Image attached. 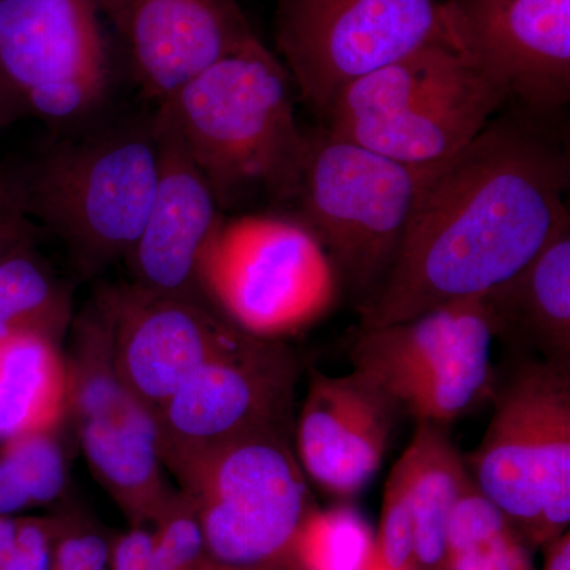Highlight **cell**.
Instances as JSON below:
<instances>
[{
	"label": "cell",
	"instance_id": "obj_1",
	"mask_svg": "<svg viewBox=\"0 0 570 570\" xmlns=\"http://www.w3.org/2000/svg\"><path fill=\"white\" fill-rule=\"evenodd\" d=\"M569 154L494 118L428 174L392 268L360 305V330L482 296L515 275L569 214Z\"/></svg>",
	"mask_w": 570,
	"mask_h": 570
},
{
	"label": "cell",
	"instance_id": "obj_2",
	"mask_svg": "<svg viewBox=\"0 0 570 570\" xmlns=\"http://www.w3.org/2000/svg\"><path fill=\"white\" fill-rule=\"evenodd\" d=\"M212 187L220 212L255 197L292 202L307 134L284 63L258 37L160 104Z\"/></svg>",
	"mask_w": 570,
	"mask_h": 570
},
{
	"label": "cell",
	"instance_id": "obj_3",
	"mask_svg": "<svg viewBox=\"0 0 570 570\" xmlns=\"http://www.w3.org/2000/svg\"><path fill=\"white\" fill-rule=\"evenodd\" d=\"M504 104L444 33L347 85L324 111L325 129L397 163L434 167L466 148Z\"/></svg>",
	"mask_w": 570,
	"mask_h": 570
},
{
	"label": "cell",
	"instance_id": "obj_4",
	"mask_svg": "<svg viewBox=\"0 0 570 570\" xmlns=\"http://www.w3.org/2000/svg\"><path fill=\"white\" fill-rule=\"evenodd\" d=\"M29 213L94 275L126 261L151 212L159 178L153 116L52 145L22 164Z\"/></svg>",
	"mask_w": 570,
	"mask_h": 570
},
{
	"label": "cell",
	"instance_id": "obj_5",
	"mask_svg": "<svg viewBox=\"0 0 570 570\" xmlns=\"http://www.w3.org/2000/svg\"><path fill=\"white\" fill-rule=\"evenodd\" d=\"M493 415L464 456L472 482L531 549L569 531L570 366L523 360L498 382Z\"/></svg>",
	"mask_w": 570,
	"mask_h": 570
},
{
	"label": "cell",
	"instance_id": "obj_6",
	"mask_svg": "<svg viewBox=\"0 0 570 570\" xmlns=\"http://www.w3.org/2000/svg\"><path fill=\"white\" fill-rule=\"evenodd\" d=\"M198 288L217 313L266 341L324 321L344 292L316 235L284 214H224L202 254Z\"/></svg>",
	"mask_w": 570,
	"mask_h": 570
},
{
	"label": "cell",
	"instance_id": "obj_7",
	"mask_svg": "<svg viewBox=\"0 0 570 570\" xmlns=\"http://www.w3.org/2000/svg\"><path fill=\"white\" fill-rule=\"evenodd\" d=\"M431 168L397 163L326 129L307 134L295 217L316 235L360 305L392 268Z\"/></svg>",
	"mask_w": 570,
	"mask_h": 570
},
{
	"label": "cell",
	"instance_id": "obj_8",
	"mask_svg": "<svg viewBox=\"0 0 570 570\" xmlns=\"http://www.w3.org/2000/svg\"><path fill=\"white\" fill-rule=\"evenodd\" d=\"M181 491L216 570H299L295 542L314 508L294 430L249 434L212 453Z\"/></svg>",
	"mask_w": 570,
	"mask_h": 570
},
{
	"label": "cell",
	"instance_id": "obj_9",
	"mask_svg": "<svg viewBox=\"0 0 570 570\" xmlns=\"http://www.w3.org/2000/svg\"><path fill=\"white\" fill-rule=\"evenodd\" d=\"M70 333L67 419L92 474L130 527H149L175 494L165 479L156 415L116 370L111 317L99 295L73 317Z\"/></svg>",
	"mask_w": 570,
	"mask_h": 570
},
{
	"label": "cell",
	"instance_id": "obj_10",
	"mask_svg": "<svg viewBox=\"0 0 570 570\" xmlns=\"http://www.w3.org/2000/svg\"><path fill=\"white\" fill-rule=\"evenodd\" d=\"M494 335L482 296L456 299L407 321L360 330L348 358L401 415L448 428L489 395Z\"/></svg>",
	"mask_w": 570,
	"mask_h": 570
},
{
	"label": "cell",
	"instance_id": "obj_11",
	"mask_svg": "<svg viewBox=\"0 0 570 570\" xmlns=\"http://www.w3.org/2000/svg\"><path fill=\"white\" fill-rule=\"evenodd\" d=\"M441 37L439 0H277L281 62L318 112L352 81Z\"/></svg>",
	"mask_w": 570,
	"mask_h": 570
},
{
	"label": "cell",
	"instance_id": "obj_12",
	"mask_svg": "<svg viewBox=\"0 0 570 570\" xmlns=\"http://www.w3.org/2000/svg\"><path fill=\"white\" fill-rule=\"evenodd\" d=\"M298 356L284 341L255 340L194 374L163 407L160 459L179 487L212 453L236 439L294 430Z\"/></svg>",
	"mask_w": 570,
	"mask_h": 570
},
{
	"label": "cell",
	"instance_id": "obj_13",
	"mask_svg": "<svg viewBox=\"0 0 570 570\" xmlns=\"http://www.w3.org/2000/svg\"><path fill=\"white\" fill-rule=\"evenodd\" d=\"M0 73L26 115L56 127L91 119L111 91L96 0H0Z\"/></svg>",
	"mask_w": 570,
	"mask_h": 570
},
{
	"label": "cell",
	"instance_id": "obj_14",
	"mask_svg": "<svg viewBox=\"0 0 570 570\" xmlns=\"http://www.w3.org/2000/svg\"><path fill=\"white\" fill-rule=\"evenodd\" d=\"M442 29L505 102L549 115L570 100V0H444Z\"/></svg>",
	"mask_w": 570,
	"mask_h": 570
},
{
	"label": "cell",
	"instance_id": "obj_15",
	"mask_svg": "<svg viewBox=\"0 0 570 570\" xmlns=\"http://www.w3.org/2000/svg\"><path fill=\"white\" fill-rule=\"evenodd\" d=\"M96 294L110 313L116 370L154 415L202 367L258 340L204 296L151 294L130 283Z\"/></svg>",
	"mask_w": 570,
	"mask_h": 570
},
{
	"label": "cell",
	"instance_id": "obj_16",
	"mask_svg": "<svg viewBox=\"0 0 570 570\" xmlns=\"http://www.w3.org/2000/svg\"><path fill=\"white\" fill-rule=\"evenodd\" d=\"M146 99L160 105L255 39L236 0H96Z\"/></svg>",
	"mask_w": 570,
	"mask_h": 570
},
{
	"label": "cell",
	"instance_id": "obj_17",
	"mask_svg": "<svg viewBox=\"0 0 570 570\" xmlns=\"http://www.w3.org/2000/svg\"><path fill=\"white\" fill-rule=\"evenodd\" d=\"M401 412L373 379L313 371L294 425L306 479L330 497L355 498L376 478Z\"/></svg>",
	"mask_w": 570,
	"mask_h": 570
},
{
	"label": "cell",
	"instance_id": "obj_18",
	"mask_svg": "<svg viewBox=\"0 0 570 570\" xmlns=\"http://www.w3.org/2000/svg\"><path fill=\"white\" fill-rule=\"evenodd\" d=\"M153 121L159 178L145 228L124 262L130 284L142 291L202 296L198 265L224 213L164 105H157Z\"/></svg>",
	"mask_w": 570,
	"mask_h": 570
},
{
	"label": "cell",
	"instance_id": "obj_19",
	"mask_svg": "<svg viewBox=\"0 0 570 570\" xmlns=\"http://www.w3.org/2000/svg\"><path fill=\"white\" fill-rule=\"evenodd\" d=\"M494 340L570 366V216L515 275L482 295Z\"/></svg>",
	"mask_w": 570,
	"mask_h": 570
},
{
	"label": "cell",
	"instance_id": "obj_20",
	"mask_svg": "<svg viewBox=\"0 0 570 570\" xmlns=\"http://www.w3.org/2000/svg\"><path fill=\"white\" fill-rule=\"evenodd\" d=\"M393 468L403 479L415 528V570H444L445 539L456 502L472 483L466 460L448 428L415 423Z\"/></svg>",
	"mask_w": 570,
	"mask_h": 570
},
{
	"label": "cell",
	"instance_id": "obj_21",
	"mask_svg": "<svg viewBox=\"0 0 570 570\" xmlns=\"http://www.w3.org/2000/svg\"><path fill=\"white\" fill-rule=\"evenodd\" d=\"M67 403L69 370L61 343L22 335L0 344V442L59 428Z\"/></svg>",
	"mask_w": 570,
	"mask_h": 570
},
{
	"label": "cell",
	"instance_id": "obj_22",
	"mask_svg": "<svg viewBox=\"0 0 570 570\" xmlns=\"http://www.w3.org/2000/svg\"><path fill=\"white\" fill-rule=\"evenodd\" d=\"M73 317L70 285L37 246L0 262V344L22 335L62 343Z\"/></svg>",
	"mask_w": 570,
	"mask_h": 570
},
{
	"label": "cell",
	"instance_id": "obj_23",
	"mask_svg": "<svg viewBox=\"0 0 570 570\" xmlns=\"http://www.w3.org/2000/svg\"><path fill=\"white\" fill-rule=\"evenodd\" d=\"M531 547L474 482L450 517L444 570H535Z\"/></svg>",
	"mask_w": 570,
	"mask_h": 570
},
{
	"label": "cell",
	"instance_id": "obj_24",
	"mask_svg": "<svg viewBox=\"0 0 570 570\" xmlns=\"http://www.w3.org/2000/svg\"><path fill=\"white\" fill-rule=\"evenodd\" d=\"M55 430L0 442V515L51 504L67 487V463Z\"/></svg>",
	"mask_w": 570,
	"mask_h": 570
},
{
	"label": "cell",
	"instance_id": "obj_25",
	"mask_svg": "<svg viewBox=\"0 0 570 570\" xmlns=\"http://www.w3.org/2000/svg\"><path fill=\"white\" fill-rule=\"evenodd\" d=\"M299 570H371L376 564V532L354 505H314L295 542Z\"/></svg>",
	"mask_w": 570,
	"mask_h": 570
},
{
	"label": "cell",
	"instance_id": "obj_26",
	"mask_svg": "<svg viewBox=\"0 0 570 570\" xmlns=\"http://www.w3.org/2000/svg\"><path fill=\"white\" fill-rule=\"evenodd\" d=\"M376 562L387 570H415L414 520L403 479L395 468L385 482L376 531Z\"/></svg>",
	"mask_w": 570,
	"mask_h": 570
},
{
	"label": "cell",
	"instance_id": "obj_27",
	"mask_svg": "<svg viewBox=\"0 0 570 570\" xmlns=\"http://www.w3.org/2000/svg\"><path fill=\"white\" fill-rule=\"evenodd\" d=\"M41 232L29 213L22 164L0 163V262L36 247Z\"/></svg>",
	"mask_w": 570,
	"mask_h": 570
},
{
	"label": "cell",
	"instance_id": "obj_28",
	"mask_svg": "<svg viewBox=\"0 0 570 570\" xmlns=\"http://www.w3.org/2000/svg\"><path fill=\"white\" fill-rule=\"evenodd\" d=\"M108 540L89 524L63 517L50 570H108Z\"/></svg>",
	"mask_w": 570,
	"mask_h": 570
},
{
	"label": "cell",
	"instance_id": "obj_29",
	"mask_svg": "<svg viewBox=\"0 0 570 570\" xmlns=\"http://www.w3.org/2000/svg\"><path fill=\"white\" fill-rule=\"evenodd\" d=\"M63 517H20L17 540L0 570H50L52 547Z\"/></svg>",
	"mask_w": 570,
	"mask_h": 570
},
{
	"label": "cell",
	"instance_id": "obj_30",
	"mask_svg": "<svg viewBox=\"0 0 570 570\" xmlns=\"http://www.w3.org/2000/svg\"><path fill=\"white\" fill-rule=\"evenodd\" d=\"M543 550V564L540 570H570V532L549 540Z\"/></svg>",
	"mask_w": 570,
	"mask_h": 570
},
{
	"label": "cell",
	"instance_id": "obj_31",
	"mask_svg": "<svg viewBox=\"0 0 570 570\" xmlns=\"http://www.w3.org/2000/svg\"><path fill=\"white\" fill-rule=\"evenodd\" d=\"M26 115L17 94L0 73V134Z\"/></svg>",
	"mask_w": 570,
	"mask_h": 570
},
{
	"label": "cell",
	"instance_id": "obj_32",
	"mask_svg": "<svg viewBox=\"0 0 570 570\" xmlns=\"http://www.w3.org/2000/svg\"><path fill=\"white\" fill-rule=\"evenodd\" d=\"M18 515H0V569L13 550L18 532Z\"/></svg>",
	"mask_w": 570,
	"mask_h": 570
},
{
	"label": "cell",
	"instance_id": "obj_33",
	"mask_svg": "<svg viewBox=\"0 0 570 570\" xmlns=\"http://www.w3.org/2000/svg\"><path fill=\"white\" fill-rule=\"evenodd\" d=\"M371 570H387V569L382 568V566H379L376 562V564H374V568Z\"/></svg>",
	"mask_w": 570,
	"mask_h": 570
}]
</instances>
